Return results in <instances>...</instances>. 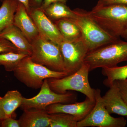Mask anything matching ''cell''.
Masks as SVG:
<instances>
[{
	"label": "cell",
	"mask_w": 127,
	"mask_h": 127,
	"mask_svg": "<svg viewBox=\"0 0 127 127\" xmlns=\"http://www.w3.org/2000/svg\"><path fill=\"white\" fill-rule=\"evenodd\" d=\"M1 121L2 120H0V127H1Z\"/></svg>",
	"instance_id": "33"
},
{
	"label": "cell",
	"mask_w": 127,
	"mask_h": 127,
	"mask_svg": "<svg viewBox=\"0 0 127 127\" xmlns=\"http://www.w3.org/2000/svg\"><path fill=\"white\" fill-rule=\"evenodd\" d=\"M0 38L9 41L18 48L19 51L31 56L32 46L20 30L14 25L10 26L0 33Z\"/></svg>",
	"instance_id": "14"
},
{
	"label": "cell",
	"mask_w": 127,
	"mask_h": 127,
	"mask_svg": "<svg viewBox=\"0 0 127 127\" xmlns=\"http://www.w3.org/2000/svg\"><path fill=\"white\" fill-rule=\"evenodd\" d=\"M95 104L87 116L77 122V127H124L127 121L124 118L112 117L104 106L99 89H95Z\"/></svg>",
	"instance_id": "8"
},
{
	"label": "cell",
	"mask_w": 127,
	"mask_h": 127,
	"mask_svg": "<svg viewBox=\"0 0 127 127\" xmlns=\"http://www.w3.org/2000/svg\"><path fill=\"white\" fill-rule=\"evenodd\" d=\"M95 100L86 97L83 101L74 103H58L51 104L47 107L46 111L48 114L63 113L75 117L78 122L82 120L90 113L95 106Z\"/></svg>",
	"instance_id": "11"
},
{
	"label": "cell",
	"mask_w": 127,
	"mask_h": 127,
	"mask_svg": "<svg viewBox=\"0 0 127 127\" xmlns=\"http://www.w3.org/2000/svg\"><path fill=\"white\" fill-rule=\"evenodd\" d=\"M74 10L76 16L72 19L79 27L89 52L113 43L120 39L111 35L103 29L90 16L88 11L80 9Z\"/></svg>",
	"instance_id": "3"
},
{
	"label": "cell",
	"mask_w": 127,
	"mask_h": 127,
	"mask_svg": "<svg viewBox=\"0 0 127 127\" xmlns=\"http://www.w3.org/2000/svg\"><path fill=\"white\" fill-rule=\"evenodd\" d=\"M8 52L21 53L10 42L6 39L0 38V54Z\"/></svg>",
	"instance_id": "23"
},
{
	"label": "cell",
	"mask_w": 127,
	"mask_h": 127,
	"mask_svg": "<svg viewBox=\"0 0 127 127\" xmlns=\"http://www.w3.org/2000/svg\"><path fill=\"white\" fill-rule=\"evenodd\" d=\"M123 62H127V41L119 39L88 52L84 63L89 66L91 71L98 68L114 67Z\"/></svg>",
	"instance_id": "4"
},
{
	"label": "cell",
	"mask_w": 127,
	"mask_h": 127,
	"mask_svg": "<svg viewBox=\"0 0 127 127\" xmlns=\"http://www.w3.org/2000/svg\"><path fill=\"white\" fill-rule=\"evenodd\" d=\"M0 0L2 1L3 0ZM17 0L21 2L24 5L28 12L29 13L31 7L30 5V0Z\"/></svg>",
	"instance_id": "28"
},
{
	"label": "cell",
	"mask_w": 127,
	"mask_h": 127,
	"mask_svg": "<svg viewBox=\"0 0 127 127\" xmlns=\"http://www.w3.org/2000/svg\"><path fill=\"white\" fill-rule=\"evenodd\" d=\"M2 2L0 7V33L13 25L18 1L17 0H3Z\"/></svg>",
	"instance_id": "18"
},
{
	"label": "cell",
	"mask_w": 127,
	"mask_h": 127,
	"mask_svg": "<svg viewBox=\"0 0 127 127\" xmlns=\"http://www.w3.org/2000/svg\"><path fill=\"white\" fill-rule=\"evenodd\" d=\"M66 0H44L42 2L41 6L40 7L43 10H44L53 3L58 2L66 3Z\"/></svg>",
	"instance_id": "27"
},
{
	"label": "cell",
	"mask_w": 127,
	"mask_h": 127,
	"mask_svg": "<svg viewBox=\"0 0 127 127\" xmlns=\"http://www.w3.org/2000/svg\"><path fill=\"white\" fill-rule=\"evenodd\" d=\"M123 81L124 82V83H125L126 85H127V79H125V80H123Z\"/></svg>",
	"instance_id": "32"
},
{
	"label": "cell",
	"mask_w": 127,
	"mask_h": 127,
	"mask_svg": "<svg viewBox=\"0 0 127 127\" xmlns=\"http://www.w3.org/2000/svg\"><path fill=\"white\" fill-rule=\"evenodd\" d=\"M120 37H122L123 39L127 40V28L123 32Z\"/></svg>",
	"instance_id": "30"
},
{
	"label": "cell",
	"mask_w": 127,
	"mask_h": 127,
	"mask_svg": "<svg viewBox=\"0 0 127 127\" xmlns=\"http://www.w3.org/2000/svg\"><path fill=\"white\" fill-rule=\"evenodd\" d=\"M42 0H31L32 4L34 5L32 7H40L42 4Z\"/></svg>",
	"instance_id": "29"
},
{
	"label": "cell",
	"mask_w": 127,
	"mask_h": 127,
	"mask_svg": "<svg viewBox=\"0 0 127 127\" xmlns=\"http://www.w3.org/2000/svg\"><path fill=\"white\" fill-rule=\"evenodd\" d=\"M64 39L75 40L82 38L81 31L72 19L65 18L53 21Z\"/></svg>",
	"instance_id": "17"
},
{
	"label": "cell",
	"mask_w": 127,
	"mask_h": 127,
	"mask_svg": "<svg viewBox=\"0 0 127 127\" xmlns=\"http://www.w3.org/2000/svg\"><path fill=\"white\" fill-rule=\"evenodd\" d=\"M126 117L127 118V117Z\"/></svg>",
	"instance_id": "34"
},
{
	"label": "cell",
	"mask_w": 127,
	"mask_h": 127,
	"mask_svg": "<svg viewBox=\"0 0 127 127\" xmlns=\"http://www.w3.org/2000/svg\"><path fill=\"white\" fill-rule=\"evenodd\" d=\"M109 89L102 97L105 108L110 114H115L127 116V106L120 94L117 81L113 82Z\"/></svg>",
	"instance_id": "13"
},
{
	"label": "cell",
	"mask_w": 127,
	"mask_h": 127,
	"mask_svg": "<svg viewBox=\"0 0 127 127\" xmlns=\"http://www.w3.org/2000/svg\"><path fill=\"white\" fill-rule=\"evenodd\" d=\"M1 127H21V123L19 120L9 117L2 119Z\"/></svg>",
	"instance_id": "25"
},
{
	"label": "cell",
	"mask_w": 127,
	"mask_h": 127,
	"mask_svg": "<svg viewBox=\"0 0 127 127\" xmlns=\"http://www.w3.org/2000/svg\"><path fill=\"white\" fill-rule=\"evenodd\" d=\"M32 61L52 70L65 71L63 58L59 45L39 34L31 43Z\"/></svg>",
	"instance_id": "6"
},
{
	"label": "cell",
	"mask_w": 127,
	"mask_h": 127,
	"mask_svg": "<svg viewBox=\"0 0 127 127\" xmlns=\"http://www.w3.org/2000/svg\"><path fill=\"white\" fill-rule=\"evenodd\" d=\"M47 16L53 21L60 19H74L76 14L74 10H71L65 3L58 2L53 3L43 10Z\"/></svg>",
	"instance_id": "19"
},
{
	"label": "cell",
	"mask_w": 127,
	"mask_h": 127,
	"mask_svg": "<svg viewBox=\"0 0 127 127\" xmlns=\"http://www.w3.org/2000/svg\"><path fill=\"white\" fill-rule=\"evenodd\" d=\"M89 66L83 63L76 72L60 78L47 79L50 88L53 92L65 94L67 91H77L86 95L87 97L95 100V89L92 88L88 79Z\"/></svg>",
	"instance_id": "5"
},
{
	"label": "cell",
	"mask_w": 127,
	"mask_h": 127,
	"mask_svg": "<svg viewBox=\"0 0 127 127\" xmlns=\"http://www.w3.org/2000/svg\"><path fill=\"white\" fill-rule=\"evenodd\" d=\"M38 94L34 97L26 98L23 97L20 107L22 110L32 109L46 110V108L56 103H72L77 98L76 94L67 92L65 94L56 93L50 88L47 79L44 80Z\"/></svg>",
	"instance_id": "7"
},
{
	"label": "cell",
	"mask_w": 127,
	"mask_h": 127,
	"mask_svg": "<svg viewBox=\"0 0 127 127\" xmlns=\"http://www.w3.org/2000/svg\"><path fill=\"white\" fill-rule=\"evenodd\" d=\"M13 72L19 81L34 89L41 88L45 79L62 78L68 75L66 72L52 70L35 63L29 56L22 60Z\"/></svg>",
	"instance_id": "2"
},
{
	"label": "cell",
	"mask_w": 127,
	"mask_h": 127,
	"mask_svg": "<svg viewBox=\"0 0 127 127\" xmlns=\"http://www.w3.org/2000/svg\"><path fill=\"white\" fill-rule=\"evenodd\" d=\"M49 127H77L78 121L68 114L58 113L50 114Z\"/></svg>",
	"instance_id": "22"
},
{
	"label": "cell",
	"mask_w": 127,
	"mask_h": 127,
	"mask_svg": "<svg viewBox=\"0 0 127 127\" xmlns=\"http://www.w3.org/2000/svg\"><path fill=\"white\" fill-rule=\"evenodd\" d=\"M88 14L104 31L119 38L127 28V6L113 5L95 6Z\"/></svg>",
	"instance_id": "1"
},
{
	"label": "cell",
	"mask_w": 127,
	"mask_h": 127,
	"mask_svg": "<svg viewBox=\"0 0 127 127\" xmlns=\"http://www.w3.org/2000/svg\"><path fill=\"white\" fill-rule=\"evenodd\" d=\"M63 58L65 72L68 75L81 68L89 51L82 37L69 41L64 39L59 45Z\"/></svg>",
	"instance_id": "9"
},
{
	"label": "cell",
	"mask_w": 127,
	"mask_h": 127,
	"mask_svg": "<svg viewBox=\"0 0 127 127\" xmlns=\"http://www.w3.org/2000/svg\"><path fill=\"white\" fill-rule=\"evenodd\" d=\"M123 100L127 106V85L123 81H116Z\"/></svg>",
	"instance_id": "26"
},
{
	"label": "cell",
	"mask_w": 127,
	"mask_h": 127,
	"mask_svg": "<svg viewBox=\"0 0 127 127\" xmlns=\"http://www.w3.org/2000/svg\"><path fill=\"white\" fill-rule=\"evenodd\" d=\"M5 118V117L4 114L0 106V120H2Z\"/></svg>",
	"instance_id": "31"
},
{
	"label": "cell",
	"mask_w": 127,
	"mask_h": 127,
	"mask_svg": "<svg viewBox=\"0 0 127 127\" xmlns=\"http://www.w3.org/2000/svg\"><path fill=\"white\" fill-rule=\"evenodd\" d=\"M13 25L19 28L30 43L39 35V32L24 5L18 1Z\"/></svg>",
	"instance_id": "12"
},
{
	"label": "cell",
	"mask_w": 127,
	"mask_h": 127,
	"mask_svg": "<svg viewBox=\"0 0 127 127\" xmlns=\"http://www.w3.org/2000/svg\"><path fill=\"white\" fill-rule=\"evenodd\" d=\"M19 120L21 127H49L50 114L46 110L25 109Z\"/></svg>",
	"instance_id": "15"
},
{
	"label": "cell",
	"mask_w": 127,
	"mask_h": 127,
	"mask_svg": "<svg viewBox=\"0 0 127 127\" xmlns=\"http://www.w3.org/2000/svg\"><path fill=\"white\" fill-rule=\"evenodd\" d=\"M101 72L103 76L107 77L103 81V84L109 88L115 81L127 79V65L122 66L102 67Z\"/></svg>",
	"instance_id": "20"
},
{
	"label": "cell",
	"mask_w": 127,
	"mask_h": 127,
	"mask_svg": "<svg viewBox=\"0 0 127 127\" xmlns=\"http://www.w3.org/2000/svg\"><path fill=\"white\" fill-rule=\"evenodd\" d=\"M113 5L127 6V0H98L96 6H107Z\"/></svg>",
	"instance_id": "24"
},
{
	"label": "cell",
	"mask_w": 127,
	"mask_h": 127,
	"mask_svg": "<svg viewBox=\"0 0 127 127\" xmlns=\"http://www.w3.org/2000/svg\"><path fill=\"white\" fill-rule=\"evenodd\" d=\"M23 97L17 90L9 91L0 97V106L6 118L12 117L15 111L20 107Z\"/></svg>",
	"instance_id": "16"
},
{
	"label": "cell",
	"mask_w": 127,
	"mask_h": 127,
	"mask_svg": "<svg viewBox=\"0 0 127 127\" xmlns=\"http://www.w3.org/2000/svg\"><path fill=\"white\" fill-rule=\"evenodd\" d=\"M28 56L21 53L8 52L0 53V66H4L7 71L13 72L22 60Z\"/></svg>",
	"instance_id": "21"
},
{
	"label": "cell",
	"mask_w": 127,
	"mask_h": 127,
	"mask_svg": "<svg viewBox=\"0 0 127 127\" xmlns=\"http://www.w3.org/2000/svg\"><path fill=\"white\" fill-rule=\"evenodd\" d=\"M28 14L36 26L40 35L58 45L63 40L55 23L40 7H31Z\"/></svg>",
	"instance_id": "10"
}]
</instances>
